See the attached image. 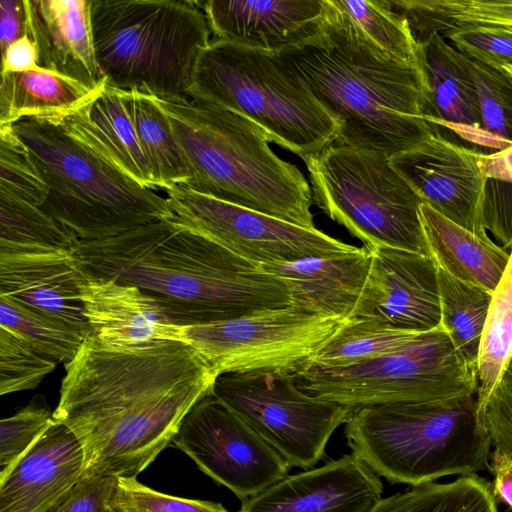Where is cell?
Listing matches in <instances>:
<instances>
[{
  "label": "cell",
  "mask_w": 512,
  "mask_h": 512,
  "mask_svg": "<svg viewBox=\"0 0 512 512\" xmlns=\"http://www.w3.org/2000/svg\"><path fill=\"white\" fill-rule=\"evenodd\" d=\"M65 372L53 419L79 440L83 475L134 478L173 441L217 378L184 342L114 348L92 334Z\"/></svg>",
  "instance_id": "1"
},
{
  "label": "cell",
  "mask_w": 512,
  "mask_h": 512,
  "mask_svg": "<svg viewBox=\"0 0 512 512\" xmlns=\"http://www.w3.org/2000/svg\"><path fill=\"white\" fill-rule=\"evenodd\" d=\"M72 256L86 279L136 286L180 326L291 306L284 282L174 219L79 239Z\"/></svg>",
  "instance_id": "2"
},
{
  "label": "cell",
  "mask_w": 512,
  "mask_h": 512,
  "mask_svg": "<svg viewBox=\"0 0 512 512\" xmlns=\"http://www.w3.org/2000/svg\"><path fill=\"white\" fill-rule=\"evenodd\" d=\"M329 4L324 32L280 54L337 119L335 143L390 158L421 145L439 128L423 118L420 69L375 50Z\"/></svg>",
  "instance_id": "3"
},
{
  "label": "cell",
  "mask_w": 512,
  "mask_h": 512,
  "mask_svg": "<svg viewBox=\"0 0 512 512\" xmlns=\"http://www.w3.org/2000/svg\"><path fill=\"white\" fill-rule=\"evenodd\" d=\"M12 126L48 188L40 208L80 240L106 239L174 218L167 198L121 169L77 107Z\"/></svg>",
  "instance_id": "4"
},
{
  "label": "cell",
  "mask_w": 512,
  "mask_h": 512,
  "mask_svg": "<svg viewBox=\"0 0 512 512\" xmlns=\"http://www.w3.org/2000/svg\"><path fill=\"white\" fill-rule=\"evenodd\" d=\"M157 101L187 163V187L304 228H316L311 186L296 165L273 152L256 124L190 97Z\"/></svg>",
  "instance_id": "5"
},
{
  "label": "cell",
  "mask_w": 512,
  "mask_h": 512,
  "mask_svg": "<svg viewBox=\"0 0 512 512\" xmlns=\"http://www.w3.org/2000/svg\"><path fill=\"white\" fill-rule=\"evenodd\" d=\"M351 453L379 477L411 487L490 468L475 398L358 407L345 422Z\"/></svg>",
  "instance_id": "6"
},
{
  "label": "cell",
  "mask_w": 512,
  "mask_h": 512,
  "mask_svg": "<svg viewBox=\"0 0 512 512\" xmlns=\"http://www.w3.org/2000/svg\"><path fill=\"white\" fill-rule=\"evenodd\" d=\"M189 97L240 114L303 159L335 143L340 125L280 53L211 39Z\"/></svg>",
  "instance_id": "7"
},
{
  "label": "cell",
  "mask_w": 512,
  "mask_h": 512,
  "mask_svg": "<svg viewBox=\"0 0 512 512\" xmlns=\"http://www.w3.org/2000/svg\"><path fill=\"white\" fill-rule=\"evenodd\" d=\"M94 52L106 84L157 98H189L196 62L211 41L195 1L91 0Z\"/></svg>",
  "instance_id": "8"
},
{
  "label": "cell",
  "mask_w": 512,
  "mask_h": 512,
  "mask_svg": "<svg viewBox=\"0 0 512 512\" xmlns=\"http://www.w3.org/2000/svg\"><path fill=\"white\" fill-rule=\"evenodd\" d=\"M304 162L315 204L364 246L430 256L420 218L423 202L390 157L333 143Z\"/></svg>",
  "instance_id": "9"
},
{
  "label": "cell",
  "mask_w": 512,
  "mask_h": 512,
  "mask_svg": "<svg viewBox=\"0 0 512 512\" xmlns=\"http://www.w3.org/2000/svg\"><path fill=\"white\" fill-rule=\"evenodd\" d=\"M295 379L304 392L351 409L472 397L477 390L476 370L440 325L379 358L347 367L306 364Z\"/></svg>",
  "instance_id": "10"
},
{
  "label": "cell",
  "mask_w": 512,
  "mask_h": 512,
  "mask_svg": "<svg viewBox=\"0 0 512 512\" xmlns=\"http://www.w3.org/2000/svg\"><path fill=\"white\" fill-rule=\"evenodd\" d=\"M212 393L290 467L304 470L325 457L330 437L353 410L304 392L295 374L280 370L221 374Z\"/></svg>",
  "instance_id": "11"
},
{
  "label": "cell",
  "mask_w": 512,
  "mask_h": 512,
  "mask_svg": "<svg viewBox=\"0 0 512 512\" xmlns=\"http://www.w3.org/2000/svg\"><path fill=\"white\" fill-rule=\"evenodd\" d=\"M346 320L288 306L226 321L183 326V330L186 344L217 377L259 370L295 374Z\"/></svg>",
  "instance_id": "12"
},
{
  "label": "cell",
  "mask_w": 512,
  "mask_h": 512,
  "mask_svg": "<svg viewBox=\"0 0 512 512\" xmlns=\"http://www.w3.org/2000/svg\"><path fill=\"white\" fill-rule=\"evenodd\" d=\"M174 220L259 266L355 250L317 228H304L195 191L164 189Z\"/></svg>",
  "instance_id": "13"
},
{
  "label": "cell",
  "mask_w": 512,
  "mask_h": 512,
  "mask_svg": "<svg viewBox=\"0 0 512 512\" xmlns=\"http://www.w3.org/2000/svg\"><path fill=\"white\" fill-rule=\"evenodd\" d=\"M172 443L241 501L288 475L290 465L243 419L210 393L183 419Z\"/></svg>",
  "instance_id": "14"
},
{
  "label": "cell",
  "mask_w": 512,
  "mask_h": 512,
  "mask_svg": "<svg viewBox=\"0 0 512 512\" xmlns=\"http://www.w3.org/2000/svg\"><path fill=\"white\" fill-rule=\"evenodd\" d=\"M479 152L434 133L390 158L393 168L434 211L481 237L486 232L487 182Z\"/></svg>",
  "instance_id": "15"
},
{
  "label": "cell",
  "mask_w": 512,
  "mask_h": 512,
  "mask_svg": "<svg viewBox=\"0 0 512 512\" xmlns=\"http://www.w3.org/2000/svg\"><path fill=\"white\" fill-rule=\"evenodd\" d=\"M367 248L371 254L369 273L347 319L411 332L437 328L441 310L433 258L386 246Z\"/></svg>",
  "instance_id": "16"
},
{
  "label": "cell",
  "mask_w": 512,
  "mask_h": 512,
  "mask_svg": "<svg viewBox=\"0 0 512 512\" xmlns=\"http://www.w3.org/2000/svg\"><path fill=\"white\" fill-rule=\"evenodd\" d=\"M203 11L212 39L282 53L306 45L325 30L329 0H206Z\"/></svg>",
  "instance_id": "17"
},
{
  "label": "cell",
  "mask_w": 512,
  "mask_h": 512,
  "mask_svg": "<svg viewBox=\"0 0 512 512\" xmlns=\"http://www.w3.org/2000/svg\"><path fill=\"white\" fill-rule=\"evenodd\" d=\"M382 492L380 477L351 453L288 474L243 500L238 512H369Z\"/></svg>",
  "instance_id": "18"
},
{
  "label": "cell",
  "mask_w": 512,
  "mask_h": 512,
  "mask_svg": "<svg viewBox=\"0 0 512 512\" xmlns=\"http://www.w3.org/2000/svg\"><path fill=\"white\" fill-rule=\"evenodd\" d=\"M84 279L72 252L0 248V295L87 337L92 329L83 312Z\"/></svg>",
  "instance_id": "19"
},
{
  "label": "cell",
  "mask_w": 512,
  "mask_h": 512,
  "mask_svg": "<svg viewBox=\"0 0 512 512\" xmlns=\"http://www.w3.org/2000/svg\"><path fill=\"white\" fill-rule=\"evenodd\" d=\"M84 453L75 434L53 419L0 479V512H45L81 480Z\"/></svg>",
  "instance_id": "20"
},
{
  "label": "cell",
  "mask_w": 512,
  "mask_h": 512,
  "mask_svg": "<svg viewBox=\"0 0 512 512\" xmlns=\"http://www.w3.org/2000/svg\"><path fill=\"white\" fill-rule=\"evenodd\" d=\"M417 41L423 118L470 143L493 148L483 129L479 97L463 54L438 33Z\"/></svg>",
  "instance_id": "21"
},
{
  "label": "cell",
  "mask_w": 512,
  "mask_h": 512,
  "mask_svg": "<svg viewBox=\"0 0 512 512\" xmlns=\"http://www.w3.org/2000/svg\"><path fill=\"white\" fill-rule=\"evenodd\" d=\"M26 34L38 50V66L92 90L106 83L94 52L91 0H24Z\"/></svg>",
  "instance_id": "22"
},
{
  "label": "cell",
  "mask_w": 512,
  "mask_h": 512,
  "mask_svg": "<svg viewBox=\"0 0 512 512\" xmlns=\"http://www.w3.org/2000/svg\"><path fill=\"white\" fill-rule=\"evenodd\" d=\"M81 296L92 335L107 346L129 348L158 341L186 343L183 326L173 323L162 307L136 286L85 278Z\"/></svg>",
  "instance_id": "23"
},
{
  "label": "cell",
  "mask_w": 512,
  "mask_h": 512,
  "mask_svg": "<svg viewBox=\"0 0 512 512\" xmlns=\"http://www.w3.org/2000/svg\"><path fill=\"white\" fill-rule=\"evenodd\" d=\"M371 264L366 246L328 256L262 265L290 290L291 306L302 311L347 319L363 290Z\"/></svg>",
  "instance_id": "24"
},
{
  "label": "cell",
  "mask_w": 512,
  "mask_h": 512,
  "mask_svg": "<svg viewBox=\"0 0 512 512\" xmlns=\"http://www.w3.org/2000/svg\"><path fill=\"white\" fill-rule=\"evenodd\" d=\"M420 218L430 256L436 265L467 284L493 292L510 252L459 226L422 203Z\"/></svg>",
  "instance_id": "25"
},
{
  "label": "cell",
  "mask_w": 512,
  "mask_h": 512,
  "mask_svg": "<svg viewBox=\"0 0 512 512\" xmlns=\"http://www.w3.org/2000/svg\"><path fill=\"white\" fill-rule=\"evenodd\" d=\"M97 90L41 67L1 74L0 125H11L26 117L67 113Z\"/></svg>",
  "instance_id": "26"
},
{
  "label": "cell",
  "mask_w": 512,
  "mask_h": 512,
  "mask_svg": "<svg viewBox=\"0 0 512 512\" xmlns=\"http://www.w3.org/2000/svg\"><path fill=\"white\" fill-rule=\"evenodd\" d=\"M77 109L122 170L142 186L158 189L121 90L105 83Z\"/></svg>",
  "instance_id": "27"
},
{
  "label": "cell",
  "mask_w": 512,
  "mask_h": 512,
  "mask_svg": "<svg viewBox=\"0 0 512 512\" xmlns=\"http://www.w3.org/2000/svg\"><path fill=\"white\" fill-rule=\"evenodd\" d=\"M121 95L157 188L185 185L189 169L157 98L137 90H121Z\"/></svg>",
  "instance_id": "28"
},
{
  "label": "cell",
  "mask_w": 512,
  "mask_h": 512,
  "mask_svg": "<svg viewBox=\"0 0 512 512\" xmlns=\"http://www.w3.org/2000/svg\"><path fill=\"white\" fill-rule=\"evenodd\" d=\"M416 40L432 33L484 26L512 33V0H390Z\"/></svg>",
  "instance_id": "29"
},
{
  "label": "cell",
  "mask_w": 512,
  "mask_h": 512,
  "mask_svg": "<svg viewBox=\"0 0 512 512\" xmlns=\"http://www.w3.org/2000/svg\"><path fill=\"white\" fill-rule=\"evenodd\" d=\"M512 360V248L493 291L477 357L476 416L507 374Z\"/></svg>",
  "instance_id": "30"
},
{
  "label": "cell",
  "mask_w": 512,
  "mask_h": 512,
  "mask_svg": "<svg viewBox=\"0 0 512 512\" xmlns=\"http://www.w3.org/2000/svg\"><path fill=\"white\" fill-rule=\"evenodd\" d=\"M330 1L339 16L375 50L419 68V42L390 0Z\"/></svg>",
  "instance_id": "31"
},
{
  "label": "cell",
  "mask_w": 512,
  "mask_h": 512,
  "mask_svg": "<svg viewBox=\"0 0 512 512\" xmlns=\"http://www.w3.org/2000/svg\"><path fill=\"white\" fill-rule=\"evenodd\" d=\"M369 512H499L492 483L475 474L381 498Z\"/></svg>",
  "instance_id": "32"
},
{
  "label": "cell",
  "mask_w": 512,
  "mask_h": 512,
  "mask_svg": "<svg viewBox=\"0 0 512 512\" xmlns=\"http://www.w3.org/2000/svg\"><path fill=\"white\" fill-rule=\"evenodd\" d=\"M440 326L474 370L493 292L467 284L437 266Z\"/></svg>",
  "instance_id": "33"
},
{
  "label": "cell",
  "mask_w": 512,
  "mask_h": 512,
  "mask_svg": "<svg viewBox=\"0 0 512 512\" xmlns=\"http://www.w3.org/2000/svg\"><path fill=\"white\" fill-rule=\"evenodd\" d=\"M78 241L39 206L0 193V248L73 252Z\"/></svg>",
  "instance_id": "34"
},
{
  "label": "cell",
  "mask_w": 512,
  "mask_h": 512,
  "mask_svg": "<svg viewBox=\"0 0 512 512\" xmlns=\"http://www.w3.org/2000/svg\"><path fill=\"white\" fill-rule=\"evenodd\" d=\"M420 332L390 328L367 320H349L307 364L347 367L392 353Z\"/></svg>",
  "instance_id": "35"
},
{
  "label": "cell",
  "mask_w": 512,
  "mask_h": 512,
  "mask_svg": "<svg viewBox=\"0 0 512 512\" xmlns=\"http://www.w3.org/2000/svg\"><path fill=\"white\" fill-rule=\"evenodd\" d=\"M0 327L64 364L77 355L86 338L69 326L4 295H0Z\"/></svg>",
  "instance_id": "36"
},
{
  "label": "cell",
  "mask_w": 512,
  "mask_h": 512,
  "mask_svg": "<svg viewBox=\"0 0 512 512\" xmlns=\"http://www.w3.org/2000/svg\"><path fill=\"white\" fill-rule=\"evenodd\" d=\"M480 101L483 129L496 151L512 147V76L463 54Z\"/></svg>",
  "instance_id": "37"
},
{
  "label": "cell",
  "mask_w": 512,
  "mask_h": 512,
  "mask_svg": "<svg viewBox=\"0 0 512 512\" xmlns=\"http://www.w3.org/2000/svg\"><path fill=\"white\" fill-rule=\"evenodd\" d=\"M0 193L41 206L48 188L12 124L0 125Z\"/></svg>",
  "instance_id": "38"
},
{
  "label": "cell",
  "mask_w": 512,
  "mask_h": 512,
  "mask_svg": "<svg viewBox=\"0 0 512 512\" xmlns=\"http://www.w3.org/2000/svg\"><path fill=\"white\" fill-rule=\"evenodd\" d=\"M24 339L0 327V395L35 389L57 366Z\"/></svg>",
  "instance_id": "39"
},
{
  "label": "cell",
  "mask_w": 512,
  "mask_h": 512,
  "mask_svg": "<svg viewBox=\"0 0 512 512\" xmlns=\"http://www.w3.org/2000/svg\"><path fill=\"white\" fill-rule=\"evenodd\" d=\"M107 506L110 512H229L221 503L165 494L134 477H116Z\"/></svg>",
  "instance_id": "40"
},
{
  "label": "cell",
  "mask_w": 512,
  "mask_h": 512,
  "mask_svg": "<svg viewBox=\"0 0 512 512\" xmlns=\"http://www.w3.org/2000/svg\"><path fill=\"white\" fill-rule=\"evenodd\" d=\"M53 421V412L37 396L12 416L0 421V479L35 444Z\"/></svg>",
  "instance_id": "41"
},
{
  "label": "cell",
  "mask_w": 512,
  "mask_h": 512,
  "mask_svg": "<svg viewBox=\"0 0 512 512\" xmlns=\"http://www.w3.org/2000/svg\"><path fill=\"white\" fill-rule=\"evenodd\" d=\"M441 36L462 54L485 64L498 68L512 65V33L508 31L469 26L451 30Z\"/></svg>",
  "instance_id": "42"
},
{
  "label": "cell",
  "mask_w": 512,
  "mask_h": 512,
  "mask_svg": "<svg viewBox=\"0 0 512 512\" xmlns=\"http://www.w3.org/2000/svg\"><path fill=\"white\" fill-rule=\"evenodd\" d=\"M477 419L491 446L512 453V377L506 374Z\"/></svg>",
  "instance_id": "43"
},
{
  "label": "cell",
  "mask_w": 512,
  "mask_h": 512,
  "mask_svg": "<svg viewBox=\"0 0 512 512\" xmlns=\"http://www.w3.org/2000/svg\"><path fill=\"white\" fill-rule=\"evenodd\" d=\"M116 477L83 475L78 484L45 512H110L107 501Z\"/></svg>",
  "instance_id": "44"
},
{
  "label": "cell",
  "mask_w": 512,
  "mask_h": 512,
  "mask_svg": "<svg viewBox=\"0 0 512 512\" xmlns=\"http://www.w3.org/2000/svg\"><path fill=\"white\" fill-rule=\"evenodd\" d=\"M24 35H27L24 0H0L1 54Z\"/></svg>",
  "instance_id": "45"
},
{
  "label": "cell",
  "mask_w": 512,
  "mask_h": 512,
  "mask_svg": "<svg viewBox=\"0 0 512 512\" xmlns=\"http://www.w3.org/2000/svg\"><path fill=\"white\" fill-rule=\"evenodd\" d=\"M1 56V74L26 72L39 68L38 50L28 35L13 42Z\"/></svg>",
  "instance_id": "46"
},
{
  "label": "cell",
  "mask_w": 512,
  "mask_h": 512,
  "mask_svg": "<svg viewBox=\"0 0 512 512\" xmlns=\"http://www.w3.org/2000/svg\"><path fill=\"white\" fill-rule=\"evenodd\" d=\"M489 470L494 476L493 494L512 510V453L494 449L490 453Z\"/></svg>",
  "instance_id": "47"
},
{
  "label": "cell",
  "mask_w": 512,
  "mask_h": 512,
  "mask_svg": "<svg viewBox=\"0 0 512 512\" xmlns=\"http://www.w3.org/2000/svg\"><path fill=\"white\" fill-rule=\"evenodd\" d=\"M478 163L488 180L512 183V147L489 154L479 152Z\"/></svg>",
  "instance_id": "48"
},
{
  "label": "cell",
  "mask_w": 512,
  "mask_h": 512,
  "mask_svg": "<svg viewBox=\"0 0 512 512\" xmlns=\"http://www.w3.org/2000/svg\"><path fill=\"white\" fill-rule=\"evenodd\" d=\"M503 69L509 74L512 76V65H507L505 67H503Z\"/></svg>",
  "instance_id": "49"
},
{
  "label": "cell",
  "mask_w": 512,
  "mask_h": 512,
  "mask_svg": "<svg viewBox=\"0 0 512 512\" xmlns=\"http://www.w3.org/2000/svg\"><path fill=\"white\" fill-rule=\"evenodd\" d=\"M507 374L512 377V360H511V362L509 364V367H508V370H507Z\"/></svg>",
  "instance_id": "50"
},
{
  "label": "cell",
  "mask_w": 512,
  "mask_h": 512,
  "mask_svg": "<svg viewBox=\"0 0 512 512\" xmlns=\"http://www.w3.org/2000/svg\"><path fill=\"white\" fill-rule=\"evenodd\" d=\"M512 248V241H511V246H510V249Z\"/></svg>",
  "instance_id": "51"
}]
</instances>
